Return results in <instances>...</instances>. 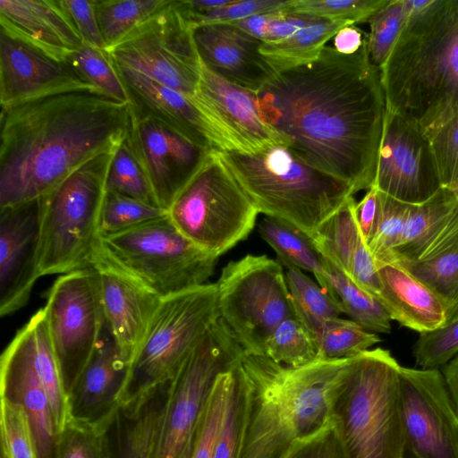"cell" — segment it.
<instances>
[{
	"label": "cell",
	"mask_w": 458,
	"mask_h": 458,
	"mask_svg": "<svg viewBox=\"0 0 458 458\" xmlns=\"http://www.w3.org/2000/svg\"><path fill=\"white\" fill-rule=\"evenodd\" d=\"M442 187L458 178V114L428 136Z\"/></svg>",
	"instance_id": "obj_52"
},
{
	"label": "cell",
	"mask_w": 458,
	"mask_h": 458,
	"mask_svg": "<svg viewBox=\"0 0 458 458\" xmlns=\"http://www.w3.org/2000/svg\"><path fill=\"white\" fill-rule=\"evenodd\" d=\"M44 309L48 335L68 395L106 326L98 271L90 267L60 276L47 292Z\"/></svg>",
	"instance_id": "obj_13"
},
{
	"label": "cell",
	"mask_w": 458,
	"mask_h": 458,
	"mask_svg": "<svg viewBox=\"0 0 458 458\" xmlns=\"http://www.w3.org/2000/svg\"><path fill=\"white\" fill-rule=\"evenodd\" d=\"M293 0H231L226 5L195 14L182 13L195 28L209 23H233L250 16L273 13L290 6Z\"/></svg>",
	"instance_id": "obj_51"
},
{
	"label": "cell",
	"mask_w": 458,
	"mask_h": 458,
	"mask_svg": "<svg viewBox=\"0 0 458 458\" xmlns=\"http://www.w3.org/2000/svg\"><path fill=\"white\" fill-rule=\"evenodd\" d=\"M79 87L91 86L68 61L56 59L0 30L1 106Z\"/></svg>",
	"instance_id": "obj_22"
},
{
	"label": "cell",
	"mask_w": 458,
	"mask_h": 458,
	"mask_svg": "<svg viewBox=\"0 0 458 458\" xmlns=\"http://www.w3.org/2000/svg\"><path fill=\"white\" fill-rule=\"evenodd\" d=\"M399 264L440 300L446 310V325L458 319V245L428 260Z\"/></svg>",
	"instance_id": "obj_36"
},
{
	"label": "cell",
	"mask_w": 458,
	"mask_h": 458,
	"mask_svg": "<svg viewBox=\"0 0 458 458\" xmlns=\"http://www.w3.org/2000/svg\"><path fill=\"white\" fill-rule=\"evenodd\" d=\"M248 385L242 360L233 368V380L213 458H240L247 411Z\"/></svg>",
	"instance_id": "obj_39"
},
{
	"label": "cell",
	"mask_w": 458,
	"mask_h": 458,
	"mask_svg": "<svg viewBox=\"0 0 458 458\" xmlns=\"http://www.w3.org/2000/svg\"><path fill=\"white\" fill-rule=\"evenodd\" d=\"M193 39L200 61L231 83L257 92L276 75L259 52L262 41L232 24L196 26Z\"/></svg>",
	"instance_id": "obj_24"
},
{
	"label": "cell",
	"mask_w": 458,
	"mask_h": 458,
	"mask_svg": "<svg viewBox=\"0 0 458 458\" xmlns=\"http://www.w3.org/2000/svg\"><path fill=\"white\" fill-rule=\"evenodd\" d=\"M380 215V199L378 191L372 186L360 201L356 202V221L367 245L372 239L378 224Z\"/></svg>",
	"instance_id": "obj_56"
},
{
	"label": "cell",
	"mask_w": 458,
	"mask_h": 458,
	"mask_svg": "<svg viewBox=\"0 0 458 458\" xmlns=\"http://www.w3.org/2000/svg\"><path fill=\"white\" fill-rule=\"evenodd\" d=\"M32 329L34 364L47 395L55 424L59 433L69 420L67 394L52 347L42 308L30 319Z\"/></svg>",
	"instance_id": "obj_33"
},
{
	"label": "cell",
	"mask_w": 458,
	"mask_h": 458,
	"mask_svg": "<svg viewBox=\"0 0 458 458\" xmlns=\"http://www.w3.org/2000/svg\"><path fill=\"white\" fill-rule=\"evenodd\" d=\"M285 278L296 318L312 333L327 320L343 313L339 301L315 283L302 270L286 266Z\"/></svg>",
	"instance_id": "obj_35"
},
{
	"label": "cell",
	"mask_w": 458,
	"mask_h": 458,
	"mask_svg": "<svg viewBox=\"0 0 458 458\" xmlns=\"http://www.w3.org/2000/svg\"><path fill=\"white\" fill-rule=\"evenodd\" d=\"M40 198L0 208V315L28 302L39 277Z\"/></svg>",
	"instance_id": "obj_19"
},
{
	"label": "cell",
	"mask_w": 458,
	"mask_h": 458,
	"mask_svg": "<svg viewBox=\"0 0 458 458\" xmlns=\"http://www.w3.org/2000/svg\"><path fill=\"white\" fill-rule=\"evenodd\" d=\"M259 214L218 151L206 156L168 209L175 227L216 258L250 234Z\"/></svg>",
	"instance_id": "obj_10"
},
{
	"label": "cell",
	"mask_w": 458,
	"mask_h": 458,
	"mask_svg": "<svg viewBox=\"0 0 458 458\" xmlns=\"http://www.w3.org/2000/svg\"><path fill=\"white\" fill-rule=\"evenodd\" d=\"M442 375L458 413V353L443 366Z\"/></svg>",
	"instance_id": "obj_59"
},
{
	"label": "cell",
	"mask_w": 458,
	"mask_h": 458,
	"mask_svg": "<svg viewBox=\"0 0 458 458\" xmlns=\"http://www.w3.org/2000/svg\"><path fill=\"white\" fill-rule=\"evenodd\" d=\"M1 450L8 458H38L32 428L18 403L1 398Z\"/></svg>",
	"instance_id": "obj_47"
},
{
	"label": "cell",
	"mask_w": 458,
	"mask_h": 458,
	"mask_svg": "<svg viewBox=\"0 0 458 458\" xmlns=\"http://www.w3.org/2000/svg\"><path fill=\"white\" fill-rule=\"evenodd\" d=\"M55 458H109L106 428L69 419L57 435Z\"/></svg>",
	"instance_id": "obj_49"
},
{
	"label": "cell",
	"mask_w": 458,
	"mask_h": 458,
	"mask_svg": "<svg viewBox=\"0 0 458 458\" xmlns=\"http://www.w3.org/2000/svg\"><path fill=\"white\" fill-rule=\"evenodd\" d=\"M407 19L403 0H388L387 4L367 21V50L371 64L381 68L386 61Z\"/></svg>",
	"instance_id": "obj_44"
},
{
	"label": "cell",
	"mask_w": 458,
	"mask_h": 458,
	"mask_svg": "<svg viewBox=\"0 0 458 458\" xmlns=\"http://www.w3.org/2000/svg\"><path fill=\"white\" fill-rule=\"evenodd\" d=\"M114 64L124 87L128 103L133 110L157 120L207 151H230L227 143L198 108L191 97L141 72Z\"/></svg>",
	"instance_id": "obj_21"
},
{
	"label": "cell",
	"mask_w": 458,
	"mask_h": 458,
	"mask_svg": "<svg viewBox=\"0 0 458 458\" xmlns=\"http://www.w3.org/2000/svg\"><path fill=\"white\" fill-rule=\"evenodd\" d=\"M264 356L291 367L304 366L319 359L312 333L297 318L278 325L266 343Z\"/></svg>",
	"instance_id": "obj_40"
},
{
	"label": "cell",
	"mask_w": 458,
	"mask_h": 458,
	"mask_svg": "<svg viewBox=\"0 0 458 458\" xmlns=\"http://www.w3.org/2000/svg\"><path fill=\"white\" fill-rule=\"evenodd\" d=\"M216 284L220 318L245 353L264 356L278 325L296 318L282 264L266 255L229 262Z\"/></svg>",
	"instance_id": "obj_12"
},
{
	"label": "cell",
	"mask_w": 458,
	"mask_h": 458,
	"mask_svg": "<svg viewBox=\"0 0 458 458\" xmlns=\"http://www.w3.org/2000/svg\"><path fill=\"white\" fill-rule=\"evenodd\" d=\"M106 188V191L117 192L157 206L148 179L125 138L114 153Z\"/></svg>",
	"instance_id": "obj_43"
},
{
	"label": "cell",
	"mask_w": 458,
	"mask_h": 458,
	"mask_svg": "<svg viewBox=\"0 0 458 458\" xmlns=\"http://www.w3.org/2000/svg\"><path fill=\"white\" fill-rule=\"evenodd\" d=\"M352 358L291 367L244 353L248 394L240 458H282L297 441L323 428Z\"/></svg>",
	"instance_id": "obj_4"
},
{
	"label": "cell",
	"mask_w": 458,
	"mask_h": 458,
	"mask_svg": "<svg viewBox=\"0 0 458 458\" xmlns=\"http://www.w3.org/2000/svg\"><path fill=\"white\" fill-rule=\"evenodd\" d=\"M458 245V202L441 187L428 200L411 205L389 262L424 261Z\"/></svg>",
	"instance_id": "obj_26"
},
{
	"label": "cell",
	"mask_w": 458,
	"mask_h": 458,
	"mask_svg": "<svg viewBox=\"0 0 458 458\" xmlns=\"http://www.w3.org/2000/svg\"><path fill=\"white\" fill-rule=\"evenodd\" d=\"M326 262L330 293L339 301L343 313L369 332L389 333L392 319L380 302L327 259Z\"/></svg>",
	"instance_id": "obj_34"
},
{
	"label": "cell",
	"mask_w": 458,
	"mask_h": 458,
	"mask_svg": "<svg viewBox=\"0 0 458 458\" xmlns=\"http://www.w3.org/2000/svg\"><path fill=\"white\" fill-rule=\"evenodd\" d=\"M191 98L230 151L257 153L274 145H286V140L262 118L256 91L227 81L202 62Z\"/></svg>",
	"instance_id": "obj_18"
},
{
	"label": "cell",
	"mask_w": 458,
	"mask_h": 458,
	"mask_svg": "<svg viewBox=\"0 0 458 458\" xmlns=\"http://www.w3.org/2000/svg\"><path fill=\"white\" fill-rule=\"evenodd\" d=\"M114 153L93 157L40 197L39 277L91 267Z\"/></svg>",
	"instance_id": "obj_8"
},
{
	"label": "cell",
	"mask_w": 458,
	"mask_h": 458,
	"mask_svg": "<svg viewBox=\"0 0 458 458\" xmlns=\"http://www.w3.org/2000/svg\"><path fill=\"white\" fill-rule=\"evenodd\" d=\"M1 458H8V456L3 450H1Z\"/></svg>",
	"instance_id": "obj_62"
},
{
	"label": "cell",
	"mask_w": 458,
	"mask_h": 458,
	"mask_svg": "<svg viewBox=\"0 0 458 458\" xmlns=\"http://www.w3.org/2000/svg\"><path fill=\"white\" fill-rule=\"evenodd\" d=\"M0 30L62 61L83 45L59 0H0Z\"/></svg>",
	"instance_id": "obj_25"
},
{
	"label": "cell",
	"mask_w": 458,
	"mask_h": 458,
	"mask_svg": "<svg viewBox=\"0 0 458 458\" xmlns=\"http://www.w3.org/2000/svg\"><path fill=\"white\" fill-rule=\"evenodd\" d=\"M355 205L352 197L310 237L320 254L347 276L355 252L366 243L356 221Z\"/></svg>",
	"instance_id": "obj_32"
},
{
	"label": "cell",
	"mask_w": 458,
	"mask_h": 458,
	"mask_svg": "<svg viewBox=\"0 0 458 458\" xmlns=\"http://www.w3.org/2000/svg\"><path fill=\"white\" fill-rule=\"evenodd\" d=\"M312 335L322 360L352 358L381 341L354 321L339 318L325 321Z\"/></svg>",
	"instance_id": "obj_38"
},
{
	"label": "cell",
	"mask_w": 458,
	"mask_h": 458,
	"mask_svg": "<svg viewBox=\"0 0 458 458\" xmlns=\"http://www.w3.org/2000/svg\"><path fill=\"white\" fill-rule=\"evenodd\" d=\"M125 140L148 179L157 205L166 210L210 153L131 106Z\"/></svg>",
	"instance_id": "obj_17"
},
{
	"label": "cell",
	"mask_w": 458,
	"mask_h": 458,
	"mask_svg": "<svg viewBox=\"0 0 458 458\" xmlns=\"http://www.w3.org/2000/svg\"><path fill=\"white\" fill-rule=\"evenodd\" d=\"M258 228L262 239L276 252L282 265L312 273L318 284L330 293L326 259L308 235L289 223L268 216Z\"/></svg>",
	"instance_id": "obj_30"
},
{
	"label": "cell",
	"mask_w": 458,
	"mask_h": 458,
	"mask_svg": "<svg viewBox=\"0 0 458 458\" xmlns=\"http://www.w3.org/2000/svg\"><path fill=\"white\" fill-rule=\"evenodd\" d=\"M257 105L303 162L355 192L374 185L386 100L366 39L354 54L326 46L316 60L276 72L257 91Z\"/></svg>",
	"instance_id": "obj_1"
},
{
	"label": "cell",
	"mask_w": 458,
	"mask_h": 458,
	"mask_svg": "<svg viewBox=\"0 0 458 458\" xmlns=\"http://www.w3.org/2000/svg\"><path fill=\"white\" fill-rule=\"evenodd\" d=\"M348 25L352 24L319 19L284 40L262 42L259 52L276 73L298 67L316 60L326 43Z\"/></svg>",
	"instance_id": "obj_31"
},
{
	"label": "cell",
	"mask_w": 458,
	"mask_h": 458,
	"mask_svg": "<svg viewBox=\"0 0 458 458\" xmlns=\"http://www.w3.org/2000/svg\"><path fill=\"white\" fill-rule=\"evenodd\" d=\"M245 352L219 317L170 381L155 458H191L195 440L218 377Z\"/></svg>",
	"instance_id": "obj_11"
},
{
	"label": "cell",
	"mask_w": 458,
	"mask_h": 458,
	"mask_svg": "<svg viewBox=\"0 0 458 458\" xmlns=\"http://www.w3.org/2000/svg\"><path fill=\"white\" fill-rule=\"evenodd\" d=\"M66 12L83 44L100 49H107L98 25L95 0H59Z\"/></svg>",
	"instance_id": "obj_54"
},
{
	"label": "cell",
	"mask_w": 458,
	"mask_h": 458,
	"mask_svg": "<svg viewBox=\"0 0 458 458\" xmlns=\"http://www.w3.org/2000/svg\"><path fill=\"white\" fill-rule=\"evenodd\" d=\"M458 353V319L434 331L420 334L414 344L415 363L420 369H438Z\"/></svg>",
	"instance_id": "obj_50"
},
{
	"label": "cell",
	"mask_w": 458,
	"mask_h": 458,
	"mask_svg": "<svg viewBox=\"0 0 458 458\" xmlns=\"http://www.w3.org/2000/svg\"><path fill=\"white\" fill-rule=\"evenodd\" d=\"M67 61L91 87L114 99L128 102L124 87L107 49L83 44Z\"/></svg>",
	"instance_id": "obj_41"
},
{
	"label": "cell",
	"mask_w": 458,
	"mask_h": 458,
	"mask_svg": "<svg viewBox=\"0 0 458 458\" xmlns=\"http://www.w3.org/2000/svg\"><path fill=\"white\" fill-rule=\"evenodd\" d=\"M319 19L306 13L291 12L289 7L274 12L267 25L263 42L284 40Z\"/></svg>",
	"instance_id": "obj_55"
},
{
	"label": "cell",
	"mask_w": 458,
	"mask_h": 458,
	"mask_svg": "<svg viewBox=\"0 0 458 458\" xmlns=\"http://www.w3.org/2000/svg\"><path fill=\"white\" fill-rule=\"evenodd\" d=\"M170 381L120 407L106 428L109 458H155Z\"/></svg>",
	"instance_id": "obj_29"
},
{
	"label": "cell",
	"mask_w": 458,
	"mask_h": 458,
	"mask_svg": "<svg viewBox=\"0 0 458 458\" xmlns=\"http://www.w3.org/2000/svg\"><path fill=\"white\" fill-rule=\"evenodd\" d=\"M366 36L355 25L345 26L333 38V47L341 54H354L364 44Z\"/></svg>",
	"instance_id": "obj_57"
},
{
	"label": "cell",
	"mask_w": 458,
	"mask_h": 458,
	"mask_svg": "<svg viewBox=\"0 0 458 458\" xmlns=\"http://www.w3.org/2000/svg\"><path fill=\"white\" fill-rule=\"evenodd\" d=\"M170 0H95L101 35L107 49L159 11Z\"/></svg>",
	"instance_id": "obj_37"
},
{
	"label": "cell",
	"mask_w": 458,
	"mask_h": 458,
	"mask_svg": "<svg viewBox=\"0 0 458 458\" xmlns=\"http://www.w3.org/2000/svg\"><path fill=\"white\" fill-rule=\"evenodd\" d=\"M130 105L92 87L1 106L0 208L40 198L124 140Z\"/></svg>",
	"instance_id": "obj_2"
},
{
	"label": "cell",
	"mask_w": 458,
	"mask_h": 458,
	"mask_svg": "<svg viewBox=\"0 0 458 458\" xmlns=\"http://www.w3.org/2000/svg\"><path fill=\"white\" fill-rule=\"evenodd\" d=\"M406 451L415 458H458V413L438 369L401 366Z\"/></svg>",
	"instance_id": "obj_15"
},
{
	"label": "cell",
	"mask_w": 458,
	"mask_h": 458,
	"mask_svg": "<svg viewBox=\"0 0 458 458\" xmlns=\"http://www.w3.org/2000/svg\"><path fill=\"white\" fill-rule=\"evenodd\" d=\"M378 193L380 215L377 230L368 248L375 262H389L403 233L411 205L380 191Z\"/></svg>",
	"instance_id": "obj_46"
},
{
	"label": "cell",
	"mask_w": 458,
	"mask_h": 458,
	"mask_svg": "<svg viewBox=\"0 0 458 458\" xmlns=\"http://www.w3.org/2000/svg\"><path fill=\"white\" fill-rule=\"evenodd\" d=\"M216 259L187 239L167 215L120 233L100 234L91 267H106L166 299L205 284Z\"/></svg>",
	"instance_id": "obj_7"
},
{
	"label": "cell",
	"mask_w": 458,
	"mask_h": 458,
	"mask_svg": "<svg viewBox=\"0 0 458 458\" xmlns=\"http://www.w3.org/2000/svg\"><path fill=\"white\" fill-rule=\"evenodd\" d=\"M446 188H448L453 192L458 202V178Z\"/></svg>",
	"instance_id": "obj_60"
},
{
	"label": "cell",
	"mask_w": 458,
	"mask_h": 458,
	"mask_svg": "<svg viewBox=\"0 0 458 458\" xmlns=\"http://www.w3.org/2000/svg\"><path fill=\"white\" fill-rule=\"evenodd\" d=\"M233 368L221 374L214 386L199 428L191 458H213L217 434L230 394Z\"/></svg>",
	"instance_id": "obj_48"
},
{
	"label": "cell",
	"mask_w": 458,
	"mask_h": 458,
	"mask_svg": "<svg viewBox=\"0 0 458 458\" xmlns=\"http://www.w3.org/2000/svg\"><path fill=\"white\" fill-rule=\"evenodd\" d=\"M271 14L272 13H260L229 24L237 27L247 34L263 42L267 25L270 20Z\"/></svg>",
	"instance_id": "obj_58"
},
{
	"label": "cell",
	"mask_w": 458,
	"mask_h": 458,
	"mask_svg": "<svg viewBox=\"0 0 458 458\" xmlns=\"http://www.w3.org/2000/svg\"><path fill=\"white\" fill-rule=\"evenodd\" d=\"M373 186L411 205L428 200L442 187L428 138L413 123L387 109Z\"/></svg>",
	"instance_id": "obj_16"
},
{
	"label": "cell",
	"mask_w": 458,
	"mask_h": 458,
	"mask_svg": "<svg viewBox=\"0 0 458 458\" xmlns=\"http://www.w3.org/2000/svg\"><path fill=\"white\" fill-rule=\"evenodd\" d=\"M1 398L18 403L30 420L38 458H55L57 429L34 364L32 329L24 325L0 360Z\"/></svg>",
	"instance_id": "obj_20"
},
{
	"label": "cell",
	"mask_w": 458,
	"mask_h": 458,
	"mask_svg": "<svg viewBox=\"0 0 458 458\" xmlns=\"http://www.w3.org/2000/svg\"><path fill=\"white\" fill-rule=\"evenodd\" d=\"M129 366L106 326L95 352L67 395L69 419L106 429L121 407Z\"/></svg>",
	"instance_id": "obj_23"
},
{
	"label": "cell",
	"mask_w": 458,
	"mask_h": 458,
	"mask_svg": "<svg viewBox=\"0 0 458 458\" xmlns=\"http://www.w3.org/2000/svg\"><path fill=\"white\" fill-rule=\"evenodd\" d=\"M387 2L388 0H293L289 10L356 25L367 22Z\"/></svg>",
	"instance_id": "obj_45"
},
{
	"label": "cell",
	"mask_w": 458,
	"mask_h": 458,
	"mask_svg": "<svg viewBox=\"0 0 458 458\" xmlns=\"http://www.w3.org/2000/svg\"><path fill=\"white\" fill-rule=\"evenodd\" d=\"M219 317L216 284H205L162 299L130 363L121 406L173 379Z\"/></svg>",
	"instance_id": "obj_9"
},
{
	"label": "cell",
	"mask_w": 458,
	"mask_h": 458,
	"mask_svg": "<svg viewBox=\"0 0 458 458\" xmlns=\"http://www.w3.org/2000/svg\"><path fill=\"white\" fill-rule=\"evenodd\" d=\"M167 215L168 210L160 207L106 191L100 216V233H120Z\"/></svg>",
	"instance_id": "obj_42"
},
{
	"label": "cell",
	"mask_w": 458,
	"mask_h": 458,
	"mask_svg": "<svg viewBox=\"0 0 458 458\" xmlns=\"http://www.w3.org/2000/svg\"><path fill=\"white\" fill-rule=\"evenodd\" d=\"M93 267L100 276L106 327L131 363L162 299L106 267Z\"/></svg>",
	"instance_id": "obj_27"
},
{
	"label": "cell",
	"mask_w": 458,
	"mask_h": 458,
	"mask_svg": "<svg viewBox=\"0 0 458 458\" xmlns=\"http://www.w3.org/2000/svg\"><path fill=\"white\" fill-rule=\"evenodd\" d=\"M380 294L378 301L392 320L421 333L445 327L447 314L435 293L396 262H375Z\"/></svg>",
	"instance_id": "obj_28"
},
{
	"label": "cell",
	"mask_w": 458,
	"mask_h": 458,
	"mask_svg": "<svg viewBox=\"0 0 458 458\" xmlns=\"http://www.w3.org/2000/svg\"><path fill=\"white\" fill-rule=\"evenodd\" d=\"M400 369L382 348L352 357L331 403V419L349 458L405 457Z\"/></svg>",
	"instance_id": "obj_6"
},
{
	"label": "cell",
	"mask_w": 458,
	"mask_h": 458,
	"mask_svg": "<svg viewBox=\"0 0 458 458\" xmlns=\"http://www.w3.org/2000/svg\"><path fill=\"white\" fill-rule=\"evenodd\" d=\"M193 29L170 0L107 51L115 64L192 97L201 67Z\"/></svg>",
	"instance_id": "obj_14"
},
{
	"label": "cell",
	"mask_w": 458,
	"mask_h": 458,
	"mask_svg": "<svg viewBox=\"0 0 458 458\" xmlns=\"http://www.w3.org/2000/svg\"><path fill=\"white\" fill-rule=\"evenodd\" d=\"M404 458H415V457L412 456L409 452L406 451V454H405Z\"/></svg>",
	"instance_id": "obj_61"
},
{
	"label": "cell",
	"mask_w": 458,
	"mask_h": 458,
	"mask_svg": "<svg viewBox=\"0 0 458 458\" xmlns=\"http://www.w3.org/2000/svg\"><path fill=\"white\" fill-rule=\"evenodd\" d=\"M386 109L428 137L458 114V0H428L407 16L383 66Z\"/></svg>",
	"instance_id": "obj_3"
},
{
	"label": "cell",
	"mask_w": 458,
	"mask_h": 458,
	"mask_svg": "<svg viewBox=\"0 0 458 458\" xmlns=\"http://www.w3.org/2000/svg\"><path fill=\"white\" fill-rule=\"evenodd\" d=\"M282 458H349L335 422L295 442Z\"/></svg>",
	"instance_id": "obj_53"
},
{
	"label": "cell",
	"mask_w": 458,
	"mask_h": 458,
	"mask_svg": "<svg viewBox=\"0 0 458 458\" xmlns=\"http://www.w3.org/2000/svg\"><path fill=\"white\" fill-rule=\"evenodd\" d=\"M219 153L259 213L309 237L356 193L348 182L309 165L284 144L257 153Z\"/></svg>",
	"instance_id": "obj_5"
}]
</instances>
